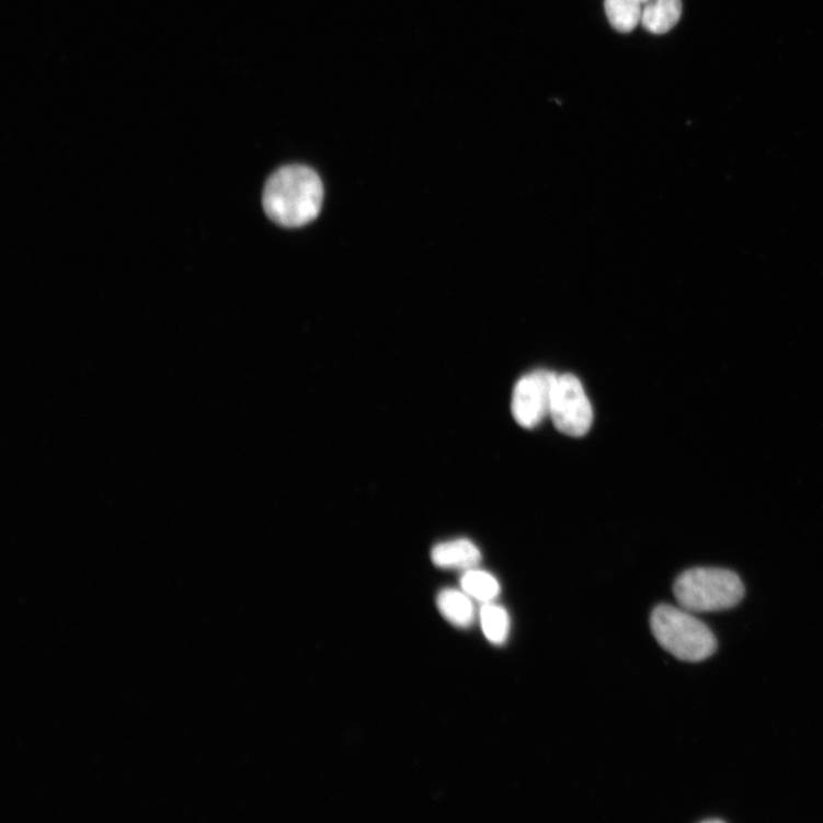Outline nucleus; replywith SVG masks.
<instances>
[{"label": "nucleus", "instance_id": "f257e3e1", "mask_svg": "<svg viewBox=\"0 0 823 823\" xmlns=\"http://www.w3.org/2000/svg\"><path fill=\"white\" fill-rule=\"evenodd\" d=\"M324 188L320 176L308 167L288 165L265 183L262 203L265 215L285 228L308 225L320 215Z\"/></svg>", "mask_w": 823, "mask_h": 823}, {"label": "nucleus", "instance_id": "f03ea898", "mask_svg": "<svg viewBox=\"0 0 823 823\" xmlns=\"http://www.w3.org/2000/svg\"><path fill=\"white\" fill-rule=\"evenodd\" d=\"M651 628L658 643L682 661H704L717 649L708 626L683 607L656 606L651 616Z\"/></svg>", "mask_w": 823, "mask_h": 823}, {"label": "nucleus", "instance_id": "7ed1b4c3", "mask_svg": "<svg viewBox=\"0 0 823 823\" xmlns=\"http://www.w3.org/2000/svg\"><path fill=\"white\" fill-rule=\"evenodd\" d=\"M674 594L681 607L689 613H715L739 604L745 587L732 571L697 568L678 576Z\"/></svg>", "mask_w": 823, "mask_h": 823}, {"label": "nucleus", "instance_id": "20e7f679", "mask_svg": "<svg viewBox=\"0 0 823 823\" xmlns=\"http://www.w3.org/2000/svg\"><path fill=\"white\" fill-rule=\"evenodd\" d=\"M549 416L557 431L571 436H585L593 424L594 411L581 381L573 375L556 379Z\"/></svg>", "mask_w": 823, "mask_h": 823}, {"label": "nucleus", "instance_id": "39448f33", "mask_svg": "<svg viewBox=\"0 0 823 823\" xmlns=\"http://www.w3.org/2000/svg\"><path fill=\"white\" fill-rule=\"evenodd\" d=\"M557 377L552 372L539 369L518 380L513 392L512 413L519 426L536 428L549 415Z\"/></svg>", "mask_w": 823, "mask_h": 823}, {"label": "nucleus", "instance_id": "423d86ee", "mask_svg": "<svg viewBox=\"0 0 823 823\" xmlns=\"http://www.w3.org/2000/svg\"><path fill=\"white\" fill-rule=\"evenodd\" d=\"M434 564L442 569L471 570L482 561V553L467 539L443 542L432 551Z\"/></svg>", "mask_w": 823, "mask_h": 823}, {"label": "nucleus", "instance_id": "0eeeda50", "mask_svg": "<svg viewBox=\"0 0 823 823\" xmlns=\"http://www.w3.org/2000/svg\"><path fill=\"white\" fill-rule=\"evenodd\" d=\"M682 12V0H648L641 22L651 34L663 35L674 28Z\"/></svg>", "mask_w": 823, "mask_h": 823}, {"label": "nucleus", "instance_id": "6e6552de", "mask_svg": "<svg viewBox=\"0 0 823 823\" xmlns=\"http://www.w3.org/2000/svg\"><path fill=\"white\" fill-rule=\"evenodd\" d=\"M437 606L442 616L456 627L468 628L473 624L475 606L465 592L443 591L437 597Z\"/></svg>", "mask_w": 823, "mask_h": 823}, {"label": "nucleus", "instance_id": "1a4fd4ad", "mask_svg": "<svg viewBox=\"0 0 823 823\" xmlns=\"http://www.w3.org/2000/svg\"><path fill=\"white\" fill-rule=\"evenodd\" d=\"M642 5L639 0H605V12L617 32L628 34L641 23Z\"/></svg>", "mask_w": 823, "mask_h": 823}, {"label": "nucleus", "instance_id": "9d476101", "mask_svg": "<svg viewBox=\"0 0 823 823\" xmlns=\"http://www.w3.org/2000/svg\"><path fill=\"white\" fill-rule=\"evenodd\" d=\"M483 632L494 645L506 643L511 631V618L506 609L493 603H485L481 608Z\"/></svg>", "mask_w": 823, "mask_h": 823}, {"label": "nucleus", "instance_id": "9b49d317", "mask_svg": "<svg viewBox=\"0 0 823 823\" xmlns=\"http://www.w3.org/2000/svg\"><path fill=\"white\" fill-rule=\"evenodd\" d=\"M462 591L471 598L482 602L492 603L500 594V583L491 573L482 570L471 569L466 571L461 578Z\"/></svg>", "mask_w": 823, "mask_h": 823}, {"label": "nucleus", "instance_id": "f8f14e48", "mask_svg": "<svg viewBox=\"0 0 823 823\" xmlns=\"http://www.w3.org/2000/svg\"><path fill=\"white\" fill-rule=\"evenodd\" d=\"M705 822H713V823H715V822H723V821H722V820H716V819H711V820H707V821H705Z\"/></svg>", "mask_w": 823, "mask_h": 823}, {"label": "nucleus", "instance_id": "ddd939ff", "mask_svg": "<svg viewBox=\"0 0 823 823\" xmlns=\"http://www.w3.org/2000/svg\"><path fill=\"white\" fill-rule=\"evenodd\" d=\"M640 3L645 4L648 0H639Z\"/></svg>", "mask_w": 823, "mask_h": 823}]
</instances>
